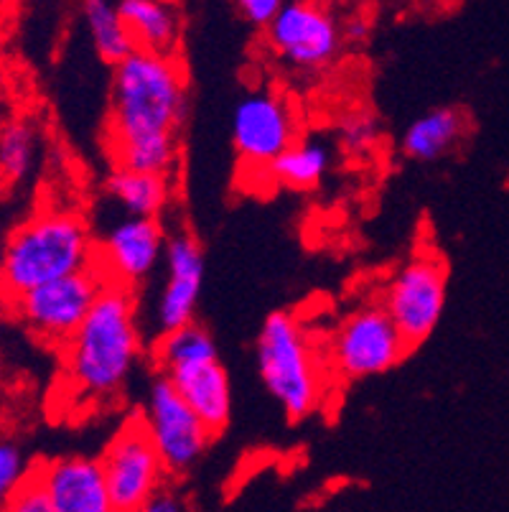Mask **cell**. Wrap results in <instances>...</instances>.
<instances>
[{
	"mask_svg": "<svg viewBox=\"0 0 509 512\" xmlns=\"http://www.w3.org/2000/svg\"><path fill=\"white\" fill-rule=\"evenodd\" d=\"M143 352L133 288L110 281L62 347L64 380L79 400L115 398Z\"/></svg>",
	"mask_w": 509,
	"mask_h": 512,
	"instance_id": "6da1fadb",
	"label": "cell"
},
{
	"mask_svg": "<svg viewBox=\"0 0 509 512\" xmlns=\"http://www.w3.org/2000/svg\"><path fill=\"white\" fill-rule=\"evenodd\" d=\"M189 115V85L176 54L133 49L115 64L110 92V146L143 136H179Z\"/></svg>",
	"mask_w": 509,
	"mask_h": 512,
	"instance_id": "7a4b0ae2",
	"label": "cell"
},
{
	"mask_svg": "<svg viewBox=\"0 0 509 512\" xmlns=\"http://www.w3.org/2000/svg\"><path fill=\"white\" fill-rule=\"evenodd\" d=\"M97 260V240L74 209L49 207L31 214L3 248V306L54 278L77 273Z\"/></svg>",
	"mask_w": 509,
	"mask_h": 512,
	"instance_id": "3957f363",
	"label": "cell"
},
{
	"mask_svg": "<svg viewBox=\"0 0 509 512\" xmlns=\"http://www.w3.org/2000/svg\"><path fill=\"white\" fill-rule=\"evenodd\" d=\"M258 372L270 398L291 421L319 411L324 377L314 344L301 321L288 311H275L258 334Z\"/></svg>",
	"mask_w": 509,
	"mask_h": 512,
	"instance_id": "277c9868",
	"label": "cell"
},
{
	"mask_svg": "<svg viewBox=\"0 0 509 512\" xmlns=\"http://www.w3.org/2000/svg\"><path fill=\"white\" fill-rule=\"evenodd\" d=\"M156 365L179 388L196 416L207 423L214 436L232 416L230 375L219 362L214 337L199 324H186L158 337L153 347Z\"/></svg>",
	"mask_w": 509,
	"mask_h": 512,
	"instance_id": "5b68a950",
	"label": "cell"
},
{
	"mask_svg": "<svg viewBox=\"0 0 509 512\" xmlns=\"http://www.w3.org/2000/svg\"><path fill=\"white\" fill-rule=\"evenodd\" d=\"M110 281L105 268L95 260L82 271L28 288L26 293L8 301L3 311L23 324L36 339L62 349Z\"/></svg>",
	"mask_w": 509,
	"mask_h": 512,
	"instance_id": "8992f818",
	"label": "cell"
},
{
	"mask_svg": "<svg viewBox=\"0 0 509 512\" xmlns=\"http://www.w3.org/2000/svg\"><path fill=\"white\" fill-rule=\"evenodd\" d=\"M448 296V268L433 250H418L392 273L382 293V306L395 327L415 349L441 321Z\"/></svg>",
	"mask_w": 509,
	"mask_h": 512,
	"instance_id": "52a82bcc",
	"label": "cell"
},
{
	"mask_svg": "<svg viewBox=\"0 0 509 512\" xmlns=\"http://www.w3.org/2000/svg\"><path fill=\"white\" fill-rule=\"evenodd\" d=\"M140 418L146 423L168 477L189 474L214 439L207 423L196 416L194 408L163 372H158L148 385Z\"/></svg>",
	"mask_w": 509,
	"mask_h": 512,
	"instance_id": "ba28073f",
	"label": "cell"
},
{
	"mask_svg": "<svg viewBox=\"0 0 509 512\" xmlns=\"http://www.w3.org/2000/svg\"><path fill=\"white\" fill-rule=\"evenodd\" d=\"M410 344L382 304L354 309L331 339V367L344 380H367L405 360Z\"/></svg>",
	"mask_w": 509,
	"mask_h": 512,
	"instance_id": "9c48e42d",
	"label": "cell"
},
{
	"mask_svg": "<svg viewBox=\"0 0 509 512\" xmlns=\"http://www.w3.org/2000/svg\"><path fill=\"white\" fill-rule=\"evenodd\" d=\"M107 479L112 512H140L153 492L166 482L168 472L153 446L143 418L125 421L100 456Z\"/></svg>",
	"mask_w": 509,
	"mask_h": 512,
	"instance_id": "30bf717a",
	"label": "cell"
},
{
	"mask_svg": "<svg viewBox=\"0 0 509 512\" xmlns=\"http://www.w3.org/2000/svg\"><path fill=\"white\" fill-rule=\"evenodd\" d=\"M268 44L278 59L293 69L316 72L339 57L344 31L316 0H286L265 26Z\"/></svg>",
	"mask_w": 509,
	"mask_h": 512,
	"instance_id": "8fae6325",
	"label": "cell"
},
{
	"mask_svg": "<svg viewBox=\"0 0 509 512\" xmlns=\"http://www.w3.org/2000/svg\"><path fill=\"white\" fill-rule=\"evenodd\" d=\"M298 141V118L280 92L255 90L232 113V146L250 169H270L275 158Z\"/></svg>",
	"mask_w": 509,
	"mask_h": 512,
	"instance_id": "7c38bea8",
	"label": "cell"
},
{
	"mask_svg": "<svg viewBox=\"0 0 509 512\" xmlns=\"http://www.w3.org/2000/svg\"><path fill=\"white\" fill-rule=\"evenodd\" d=\"M166 240L158 217L125 214L97 240V263L115 283L135 288L158 268L166 253Z\"/></svg>",
	"mask_w": 509,
	"mask_h": 512,
	"instance_id": "4fadbf2b",
	"label": "cell"
},
{
	"mask_svg": "<svg viewBox=\"0 0 509 512\" xmlns=\"http://www.w3.org/2000/svg\"><path fill=\"white\" fill-rule=\"evenodd\" d=\"M166 281L156 301L158 334L174 332L194 321L204 286V250L191 232H176L166 240Z\"/></svg>",
	"mask_w": 509,
	"mask_h": 512,
	"instance_id": "5bb4252c",
	"label": "cell"
},
{
	"mask_svg": "<svg viewBox=\"0 0 509 512\" xmlns=\"http://www.w3.org/2000/svg\"><path fill=\"white\" fill-rule=\"evenodd\" d=\"M39 467L54 512H112L100 456H62Z\"/></svg>",
	"mask_w": 509,
	"mask_h": 512,
	"instance_id": "9a60e30c",
	"label": "cell"
},
{
	"mask_svg": "<svg viewBox=\"0 0 509 512\" xmlns=\"http://www.w3.org/2000/svg\"><path fill=\"white\" fill-rule=\"evenodd\" d=\"M118 11L135 49L176 54L181 41V16L174 0H120Z\"/></svg>",
	"mask_w": 509,
	"mask_h": 512,
	"instance_id": "2e32d148",
	"label": "cell"
},
{
	"mask_svg": "<svg viewBox=\"0 0 509 512\" xmlns=\"http://www.w3.org/2000/svg\"><path fill=\"white\" fill-rule=\"evenodd\" d=\"M105 192L123 209V214L161 217L171 202V176L115 166L105 181Z\"/></svg>",
	"mask_w": 509,
	"mask_h": 512,
	"instance_id": "e0dca14e",
	"label": "cell"
},
{
	"mask_svg": "<svg viewBox=\"0 0 509 512\" xmlns=\"http://www.w3.org/2000/svg\"><path fill=\"white\" fill-rule=\"evenodd\" d=\"M464 113L456 107H436L415 118L403 133V153L410 161L431 164L446 156L464 136Z\"/></svg>",
	"mask_w": 509,
	"mask_h": 512,
	"instance_id": "ac0fdd59",
	"label": "cell"
},
{
	"mask_svg": "<svg viewBox=\"0 0 509 512\" xmlns=\"http://www.w3.org/2000/svg\"><path fill=\"white\" fill-rule=\"evenodd\" d=\"M334 164V146L319 136L298 138L288 151L280 153L270 164V176L278 186L293 192L316 189Z\"/></svg>",
	"mask_w": 509,
	"mask_h": 512,
	"instance_id": "d6986e66",
	"label": "cell"
},
{
	"mask_svg": "<svg viewBox=\"0 0 509 512\" xmlns=\"http://www.w3.org/2000/svg\"><path fill=\"white\" fill-rule=\"evenodd\" d=\"M82 18L92 36L97 57L105 64L115 67L135 49L128 26H125L123 16L118 11V3H112V0H82Z\"/></svg>",
	"mask_w": 509,
	"mask_h": 512,
	"instance_id": "ffe728a7",
	"label": "cell"
},
{
	"mask_svg": "<svg viewBox=\"0 0 509 512\" xmlns=\"http://www.w3.org/2000/svg\"><path fill=\"white\" fill-rule=\"evenodd\" d=\"M39 130L28 118L0 123V186H16L34 171L39 158Z\"/></svg>",
	"mask_w": 509,
	"mask_h": 512,
	"instance_id": "44dd1931",
	"label": "cell"
},
{
	"mask_svg": "<svg viewBox=\"0 0 509 512\" xmlns=\"http://www.w3.org/2000/svg\"><path fill=\"white\" fill-rule=\"evenodd\" d=\"M110 156L115 166H123V169L171 176L179 164V136L166 133V136H143L115 143L110 146Z\"/></svg>",
	"mask_w": 509,
	"mask_h": 512,
	"instance_id": "7402d4cb",
	"label": "cell"
},
{
	"mask_svg": "<svg viewBox=\"0 0 509 512\" xmlns=\"http://www.w3.org/2000/svg\"><path fill=\"white\" fill-rule=\"evenodd\" d=\"M31 467L34 462L28 459L23 446L11 436H0V510H8L13 492Z\"/></svg>",
	"mask_w": 509,
	"mask_h": 512,
	"instance_id": "603a6c76",
	"label": "cell"
},
{
	"mask_svg": "<svg viewBox=\"0 0 509 512\" xmlns=\"http://www.w3.org/2000/svg\"><path fill=\"white\" fill-rule=\"evenodd\" d=\"M380 143V125L370 113H352L339 123V146L347 156H367Z\"/></svg>",
	"mask_w": 509,
	"mask_h": 512,
	"instance_id": "cb8c5ba5",
	"label": "cell"
},
{
	"mask_svg": "<svg viewBox=\"0 0 509 512\" xmlns=\"http://www.w3.org/2000/svg\"><path fill=\"white\" fill-rule=\"evenodd\" d=\"M8 510H13V512H54L39 462H34L31 472L21 479V484H18L16 492H13L11 502H8Z\"/></svg>",
	"mask_w": 509,
	"mask_h": 512,
	"instance_id": "d4e9b609",
	"label": "cell"
},
{
	"mask_svg": "<svg viewBox=\"0 0 509 512\" xmlns=\"http://www.w3.org/2000/svg\"><path fill=\"white\" fill-rule=\"evenodd\" d=\"M237 11L252 26H268L275 18V13L286 6V0H235Z\"/></svg>",
	"mask_w": 509,
	"mask_h": 512,
	"instance_id": "484cf974",
	"label": "cell"
},
{
	"mask_svg": "<svg viewBox=\"0 0 509 512\" xmlns=\"http://www.w3.org/2000/svg\"><path fill=\"white\" fill-rule=\"evenodd\" d=\"M186 507H189L186 497L179 495L174 487H168L166 482H163L146 502V512H181L186 510Z\"/></svg>",
	"mask_w": 509,
	"mask_h": 512,
	"instance_id": "4316f807",
	"label": "cell"
},
{
	"mask_svg": "<svg viewBox=\"0 0 509 512\" xmlns=\"http://www.w3.org/2000/svg\"><path fill=\"white\" fill-rule=\"evenodd\" d=\"M344 36H347L349 41H362L367 39V23L362 21H352L347 26V31H344Z\"/></svg>",
	"mask_w": 509,
	"mask_h": 512,
	"instance_id": "83f0119b",
	"label": "cell"
},
{
	"mask_svg": "<svg viewBox=\"0 0 509 512\" xmlns=\"http://www.w3.org/2000/svg\"><path fill=\"white\" fill-rule=\"evenodd\" d=\"M3 248H6V237L0 235V311H3Z\"/></svg>",
	"mask_w": 509,
	"mask_h": 512,
	"instance_id": "f1b7e54d",
	"label": "cell"
}]
</instances>
